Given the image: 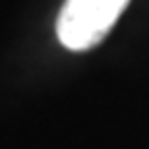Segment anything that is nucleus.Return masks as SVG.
Listing matches in <instances>:
<instances>
[{
    "instance_id": "f257e3e1",
    "label": "nucleus",
    "mask_w": 149,
    "mask_h": 149,
    "mask_svg": "<svg viewBox=\"0 0 149 149\" xmlns=\"http://www.w3.org/2000/svg\"><path fill=\"white\" fill-rule=\"evenodd\" d=\"M130 0H64L56 33L66 50L85 52L110 33Z\"/></svg>"
}]
</instances>
